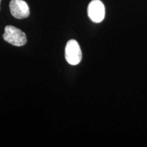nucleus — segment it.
Returning a JSON list of instances; mask_svg holds the SVG:
<instances>
[{"label":"nucleus","mask_w":147,"mask_h":147,"mask_svg":"<svg viewBox=\"0 0 147 147\" xmlns=\"http://www.w3.org/2000/svg\"><path fill=\"white\" fill-rule=\"evenodd\" d=\"M3 38L5 42L15 47H22L27 43V36L21 29L8 25L5 27Z\"/></svg>","instance_id":"nucleus-1"},{"label":"nucleus","mask_w":147,"mask_h":147,"mask_svg":"<svg viewBox=\"0 0 147 147\" xmlns=\"http://www.w3.org/2000/svg\"><path fill=\"white\" fill-rule=\"evenodd\" d=\"M65 57L67 63L72 65H78L81 61L82 51L76 40H70L67 42L65 49Z\"/></svg>","instance_id":"nucleus-2"},{"label":"nucleus","mask_w":147,"mask_h":147,"mask_svg":"<svg viewBox=\"0 0 147 147\" xmlns=\"http://www.w3.org/2000/svg\"><path fill=\"white\" fill-rule=\"evenodd\" d=\"M88 16L93 23H101L105 17V7L100 0H92L88 5Z\"/></svg>","instance_id":"nucleus-3"},{"label":"nucleus","mask_w":147,"mask_h":147,"mask_svg":"<svg viewBox=\"0 0 147 147\" xmlns=\"http://www.w3.org/2000/svg\"><path fill=\"white\" fill-rule=\"evenodd\" d=\"M10 10L12 15L17 19L27 18L30 14L28 4L23 0H11Z\"/></svg>","instance_id":"nucleus-4"},{"label":"nucleus","mask_w":147,"mask_h":147,"mask_svg":"<svg viewBox=\"0 0 147 147\" xmlns=\"http://www.w3.org/2000/svg\"><path fill=\"white\" fill-rule=\"evenodd\" d=\"M0 3H1V0H0Z\"/></svg>","instance_id":"nucleus-5"}]
</instances>
